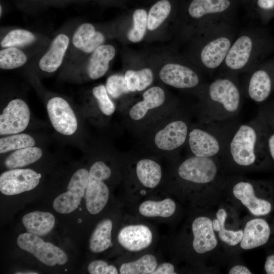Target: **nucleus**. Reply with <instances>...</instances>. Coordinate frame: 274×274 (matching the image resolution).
I'll use <instances>...</instances> for the list:
<instances>
[{
  "instance_id": "2eb2a0df",
  "label": "nucleus",
  "mask_w": 274,
  "mask_h": 274,
  "mask_svg": "<svg viewBox=\"0 0 274 274\" xmlns=\"http://www.w3.org/2000/svg\"><path fill=\"white\" fill-rule=\"evenodd\" d=\"M193 236L192 247L197 253L203 254L214 249L218 240L214 232L212 220L206 216L196 218L192 223Z\"/></svg>"
},
{
  "instance_id": "c85d7f7f",
  "label": "nucleus",
  "mask_w": 274,
  "mask_h": 274,
  "mask_svg": "<svg viewBox=\"0 0 274 274\" xmlns=\"http://www.w3.org/2000/svg\"><path fill=\"white\" fill-rule=\"evenodd\" d=\"M227 217L226 211L220 209L216 213V219L213 221L214 231L218 232L219 238L223 242L231 246H235L241 242L243 236V230H232L226 229L225 220Z\"/></svg>"
},
{
  "instance_id": "72a5a7b5",
  "label": "nucleus",
  "mask_w": 274,
  "mask_h": 274,
  "mask_svg": "<svg viewBox=\"0 0 274 274\" xmlns=\"http://www.w3.org/2000/svg\"><path fill=\"white\" fill-rule=\"evenodd\" d=\"M34 139L25 133H16L0 139V153L32 147L35 145Z\"/></svg>"
},
{
  "instance_id": "ddd939ff",
  "label": "nucleus",
  "mask_w": 274,
  "mask_h": 274,
  "mask_svg": "<svg viewBox=\"0 0 274 274\" xmlns=\"http://www.w3.org/2000/svg\"><path fill=\"white\" fill-rule=\"evenodd\" d=\"M159 77L165 84L179 89L196 87L200 80L197 74L191 68L176 63H167L160 70Z\"/></svg>"
},
{
  "instance_id": "4c0bfd02",
  "label": "nucleus",
  "mask_w": 274,
  "mask_h": 274,
  "mask_svg": "<svg viewBox=\"0 0 274 274\" xmlns=\"http://www.w3.org/2000/svg\"><path fill=\"white\" fill-rule=\"evenodd\" d=\"M95 31V27L90 23H83L80 24L73 34L72 39L73 46L76 49L81 51Z\"/></svg>"
},
{
  "instance_id": "c9c22d12",
  "label": "nucleus",
  "mask_w": 274,
  "mask_h": 274,
  "mask_svg": "<svg viewBox=\"0 0 274 274\" xmlns=\"http://www.w3.org/2000/svg\"><path fill=\"white\" fill-rule=\"evenodd\" d=\"M148 13L144 9H135L132 14L133 26L128 30L127 37L133 43L140 42L144 37L147 27Z\"/></svg>"
},
{
  "instance_id": "de8ad7c7",
  "label": "nucleus",
  "mask_w": 274,
  "mask_h": 274,
  "mask_svg": "<svg viewBox=\"0 0 274 274\" xmlns=\"http://www.w3.org/2000/svg\"><path fill=\"white\" fill-rule=\"evenodd\" d=\"M257 4L261 9H270L274 7V0H258Z\"/></svg>"
},
{
  "instance_id": "aec40b11",
  "label": "nucleus",
  "mask_w": 274,
  "mask_h": 274,
  "mask_svg": "<svg viewBox=\"0 0 274 274\" xmlns=\"http://www.w3.org/2000/svg\"><path fill=\"white\" fill-rule=\"evenodd\" d=\"M230 47V40L226 38L220 37L212 41L201 52L202 62L209 68L217 67L225 58Z\"/></svg>"
},
{
  "instance_id": "20e7f679",
  "label": "nucleus",
  "mask_w": 274,
  "mask_h": 274,
  "mask_svg": "<svg viewBox=\"0 0 274 274\" xmlns=\"http://www.w3.org/2000/svg\"><path fill=\"white\" fill-rule=\"evenodd\" d=\"M112 174L110 167L102 161L95 162L89 170V181L85 199L86 209L92 215L100 212L106 206L109 189L104 181Z\"/></svg>"
},
{
  "instance_id": "cd10ccee",
  "label": "nucleus",
  "mask_w": 274,
  "mask_h": 274,
  "mask_svg": "<svg viewBox=\"0 0 274 274\" xmlns=\"http://www.w3.org/2000/svg\"><path fill=\"white\" fill-rule=\"evenodd\" d=\"M230 5L229 0H192L188 12L191 17L197 19L209 14L222 12Z\"/></svg>"
},
{
  "instance_id": "423d86ee",
  "label": "nucleus",
  "mask_w": 274,
  "mask_h": 274,
  "mask_svg": "<svg viewBox=\"0 0 274 274\" xmlns=\"http://www.w3.org/2000/svg\"><path fill=\"white\" fill-rule=\"evenodd\" d=\"M17 243L20 249L31 254L46 265H61L67 261L68 257L64 251L50 242H44L38 235L28 232L20 234Z\"/></svg>"
},
{
  "instance_id": "8fccbe9b",
  "label": "nucleus",
  "mask_w": 274,
  "mask_h": 274,
  "mask_svg": "<svg viewBox=\"0 0 274 274\" xmlns=\"http://www.w3.org/2000/svg\"><path fill=\"white\" fill-rule=\"evenodd\" d=\"M2 13H3V8H2V5H1V6H0V15H1V16L2 15Z\"/></svg>"
},
{
  "instance_id": "e433bc0d",
  "label": "nucleus",
  "mask_w": 274,
  "mask_h": 274,
  "mask_svg": "<svg viewBox=\"0 0 274 274\" xmlns=\"http://www.w3.org/2000/svg\"><path fill=\"white\" fill-rule=\"evenodd\" d=\"M92 94L102 114L110 116L115 112V106L109 97L106 86L101 84L94 87L92 89Z\"/></svg>"
},
{
  "instance_id": "7ed1b4c3",
  "label": "nucleus",
  "mask_w": 274,
  "mask_h": 274,
  "mask_svg": "<svg viewBox=\"0 0 274 274\" xmlns=\"http://www.w3.org/2000/svg\"><path fill=\"white\" fill-rule=\"evenodd\" d=\"M207 92L197 108L199 120L217 121L237 117L242 100L234 82L227 78L218 79L210 85Z\"/></svg>"
},
{
  "instance_id": "1a4fd4ad",
  "label": "nucleus",
  "mask_w": 274,
  "mask_h": 274,
  "mask_svg": "<svg viewBox=\"0 0 274 274\" xmlns=\"http://www.w3.org/2000/svg\"><path fill=\"white\" fill-rule=\"evenodd\" d=\"M41 177L31 169H10L0 176V191L6 195H13L30 191L38 185Z\"/></svg>"
},
{
  "instance_id": "f3484780",
  "label": "nucleus",
  "mask_w": 274,
  "mask_h": 274,
  "mask_svg": "<svg viewBox=\"0 0 274 274\" xmlns=\"http://www.w3.org/2000/svg\"><path fill=\"white\" fill-rule=\"evenodd\" d=\"M270 235V228L264 219L255 218L247 222L243 230L240 246L244 250H250L265 244Z\"/></svg>"
},
{
  "instance_id": "a19ab883",
  "label": "nucleus",
  "mask_w": 274,
  "mask_h": 274,
  "mask_svg": "<svg viewBox=\"0 0 274 274\" xmlns=\"http://www.w3.org/2000/svg\"><path fill=\"white\" fill-rule=\"evenodd\" d=\"M138 79L137 91H141L149 86L153 81V74L149 68H144L136 71Z\"/></svg>"
},
{
  "instance_id": "473e14b6",
  "label": "nucleus",
  "mask_w": 274,
  "mask_h": 274,
  "mask_svg": "<svg viewBox=\"0 0 274 274\" xmlns=\"http://www.w3.org/2000/svg\"><path fill=\"white\" fill-rule=\"evenodd\" d=\"M27 60L25 53L17 47L4 48L0 51V67L12 70L23 65Z\"/></svg>"
},
{
  "instance_id": "f03ea898",
  "label": "nucleus",
  "mask_w": 274,
  "mask_h": 274,
  "mask_svg": "<svg viewBox=\"0 0 274 274\" xmlns=\"http://www.w3.org/2000/svg\"><path fill=\"white\" fill-rule=\"evenodd\" d=\"M236 118L217 121L198 120L191 125L186 143L191 155L208 158L221 156L239 123Z\"/></svg>"
},
{
  "instance_id": "49530a36",
  "label": "nucleus",
  "mask_w": 274,
  "mask_h": 274,
  "mask_svg": "<svg viewBox=\"0 0 274 274\" xmlns=\"http://www.w3.org/2000/svg\"><path fill=\"white\" fill-rule=\"evenodd\" d=\"M229 274H251V271L246 266L242 265H236L229 270Z\"/></svg>"
},
{
  "instance_id": "58836bf2",
  "label": "nucleus",
  "mask_w": 274,
  "mask_h": 274,
  "mask_svg": "<svg viewBox=\"0 0 274 274\" xmlns=\"http://www.w3.org/2000/svg\"><path fill=\"white\" fill-rule=\"evenodd\" d=\"M106 87L109 95L113 98H118L129 92L124 76L121 75H113L109 77Z\"/></svg>"
},
{
  "instance_id": "9d476101",
  "label": "nucleus",
  "mask_w": 274,
  "mask_h": 274,
  "mask_svg": "<svg viewBox=\"0 0 274 274\" xmlns=\"http://www.w3.org/2000/svg\"><path fill=\"white\" fill-rule=\"evenodd\" d=\"M30 120V111L23 100L16 98L10 101L0 116V134H16L27 127Z\"/></svg>"
},
{
  "instance_id": "5701e85b",
  "label": "nucleus",
  "mask_w": 274,
  "mask_h": 274,
  "mask_svg": "<svg viewBox=\"0 0 274 274\" xmlns=\"http://www.w3.org/2000/svg\"><path fill=\"white\" fill-rule=\"evenodd\" d=\"M272 88V80L269 74L263 70H258L252 75L249 80L248 95L254 101L262 102L270 95Z\"/></svg>"
},
{
  "instance_id": "412c9836",
  "label": "nucleus",
  "mask_w": 274,
  "mask_h": 274,
  "mask_svg": "<svg viewBox=\"0 0 274 274\" xmlns=\"http://www.w3.org/2000/svg\"><path fill=\"white\" fill-rule=\"evenodd\" d=\"M252 48V42L248 36L239 38L229 49L225 58L226 65L233 70H239L248 62Z\"/></svg>"
},
{
  "instance_id": "39448f33",
  "label": "nucleus",
  "mask_w": 274,
  "mask_h": 274,
  "mask_svg": "<svg viewBox=\"0 0 274 274\" xmlns=\"http://www.w3.org/2000/svg\"><path fill=\"white\" fill-rule=\"evenodd\" d=\"M216 158L191 155L179 165L177 175L181 180L192 184L211 183L216 180L219 171Z\"/></svg>"
},
{
  "instance_id": "f8f14e48",
  "label": "nucleus",
  "mask_w": 274,
  "mask_h": 274,
  "mask_svg": "<svg viewBox=\"0 0 274 274\" xmlns=\"http://www.w3.org/2000/svg\"><path fill=\"white\" fill-rule=\"evenodd\" d=\"M117 238L124 249L130 252H139L151 245L153 233L150 228L144 224H129L121 229Z\"/></svg>"
},
{
  "instance_id": "f704fd0d",
  "label": "nucleus",
  "mask_w": 274,
  "mask_h": 274,
  "mask_svg": "<svg viewBox=\"0 0 274 274\" xmlns=\"http://www.w3.org/2000/svg\"><path fill=\"white\" fill-rule=\"evenodd\" d=\"M258 114L265 125L268 152L270 159L274 162V104L262 106Z\"/></svg>"
},
{
  "instance_id": "37998d69",
  "label": "nucleus",
  "mask_w": 274,
  "mask_h": 274,
  "mask_svg": "<svg viewBox=\"0 0 274 274\" xmlns=\"http://www.w3.org/2000/svg\"><path fill=\"white\" fill-rule=\"evenodd\" d=\"M124 78L129 92L137 91L138 79L136 72L133 70H128L125 73Z\"/></svg>"
},
{
  "instance_id": "b1692460",
  "label": "nucleus",
  "mask_w": 274,
  "mask_h": 274,
  "mask_svg": "<svg viewBox=\"0 0 274 274\" xmlns=\"http://www.w3.org/2000/svg\"><path fill=\"white\" fill-rule=\"evenodd\" d=\"M135 173L140 183L147 188L157 187L162 178L161 166L157 162L149 158L141 159L138 161Z\"/></svg>"
},
{
  "instance_id": "4be33fe9",
  "label": "nucleus",
  "mask_w": 274,
  "mask_h": 274,
  "mask_svg": "<svg viewBox=\"0 0 274 274\" xmlns=\"http://www.w3.org/2000/svg\"><path fill=\"white\" fill-rule=\"evenodd\" d=\"M22 222L28 232L43 236L53 228L55 219L49 212L37 211L25 214L22 217Z\"/></svg>"
},
{
  "instance_id": "4468645a",
  "label": "nucleus",
  "mask_w": 274,
  "mask_h": 274,
  "mask_svg": "<svg viewBox=\"0 0 274 274\" xmlns=\"http://www.w3.org/2000/svg\"><path fill=\"white\" fill-rule=\"evenodd\" d=\"M232 193L254 216L267 215L271 210V204L268 201L256 196L252 182L246 180L237 182L233 186Z\"/></svg>"
},
{
  "instance_id": "9b49d317",
  "label": "nucleus",
  "mask_w": 274,
  "mask_h": 274,
  "mask_svg": "<svg viewBox=\"0 0 274 274\" xmlns=\"http://www.w3.org/2000/svg\"><path fill=\"white\" fill-rule=\"evenodd\" d=\"M47 110L50 122L59 133L71 135L77 130L76 116L69 104L63 98L55 96L47 104Z\"/></svg>"
},
{
  "instance_id": "0eeeda50",
  "label": "nucleus",
  "mask_w": 274,
  "mask_h": 274,
  "mask_svg": "<svg viewBox=\"0 0 274 274\" xmlns=\"http://www.w3.org/2000/svg\"><path fill=\"white\" fill-rule=\"evenodd\" d=\"M190 126L187 116H177L156 132L154 145L158 149L167 152L179 150L186 143Z\"/></svg>"
},
{
  "instance_id": "a18cd8bd",
  "label": "nucleus",
  "mask_w": 274,
  "mask_h": 274,
  "mask_svg": "<svg viewBox=\"0 0 274 274\" xmlns=\"http://www.w3.org/2000/svg\"><path fill=\"white\" fill-rule=\"evenodd\" d=\"M264 270L267 274H274V254L266 258L264 264Z\"/></svg>"
},
{
  "instance_id": "a878e982",
  "label": "nucleus",
  "mask_w": 274,
  "mask_h": 274,
  "mask_svg": "<svg viewBox=\"0 0 274 274\" xmlns=\"http://www.w3.org/2000/svg\"><path fill=\"white\" fill-rule=\"evenodd\" d=\"M176 210L175 202L170 198L161 200H147L142 202L139 207L140 214L148 218H168Z\"/></svg>"
},
{
  "instance_id": "6ab92c4d",
  "label": "nucleus",
  "mask_w": 274,
  "mask_h": 274,
  "mask_svg": "<svg viewBox=\"0 0 274 274\" xmlns=\"http://www.w3.org/2000/svg\"><path fill=\"white\" fill-rule=\"evenodd\" d=\"M115 54V48L109 44H103L91 53L86 68L88 77L96 80L104 76Z\"/></svg>"
},
{
  "instance_id": "ea45409f",
  "label": "nucleus",
  "mask_w": 274,
  "mask_h": 274,
  "mask_svg": "<svg viewBox=\"0 0 274 274\" xmlns=\"http://www.w3.org/2000/svg\"><path fill=\"white\" fill-rule=\"evenodd\" d=\"M88 271L90 274H117L119 271L117 267L109 265L102 260H96L91 262L88 265Z\"/></svg>"
},
{
  "instance_id": "2f4dec72",
  "label": "nucleus",
  "mask_w": 274,
  "mask_h": 274,
  "mask_svg": "<svg viewBox=\"0 0 274 274\" xmlns=\"http://www.w3.org/2000/svg\"><path fill=\"white\" fill-rule=\"evenodd\" d=\"M37 39L32 32L24 29L17 28L9 31L1 41L3 48L23 47L31 44Z\"/></svg>"
},
{
  "instance_id": "c03bdc74",
  "label": "nucleus",
  "mask_w": 274,
  "mask_h": 274,
  "mask_svg": "<svg viewBox=\"0 0 274 274\" xmlns=\"http://www.w3.org/2000/svg\"><path fill=\"white\" fill-rule=\"evenodd\" d=\"M174 265L169 262H163L158 265L152 274H176Z\"/></svg>"
},
{
  "instance_id": "79ce46f5",
  "label": "nucleus",
  "mask_w": 274,
  "mask_h": 274,
  "mask_svg": "<svg viewBox=\"0 0 274 274\" xmlns=\"http://www.w3.org/2000/svg\"><path fill=\"white\" fill-rule=\"evenodd\" d=\"M105 41L104 35L99 31H95L85 47L80 51L85 54H91Z\"/></svg>"
},
{
  "instance_id": "dca6fc26",
  "label": "nucleus",
  "mask_w": 274,
  "mask_h": 274,
  "mask_svg": "<svg viewBox=\"0 0 274 274\" xmlns=\"http://www.w3.org/2000/svg\"><path fill=\"white\" fill-rule=\"evenodd\" d=\"M70 43L64 33L57 35L51 42L48 50L39 61V68L46 73L56 71L62 64Z\"/></svg>"
},
{
  "instance_id": "a211bd4d",
  "label": "nucleus",
  "mask_w": 274,
  "mask_h": 274,
  "mask_svg": "<svg viewBox=\"0 0 274 274\" xmlns=\"http://www.w3.org/2000/svg\"><path fill=\"white\" fill-rule=\"evenodd\" d=\"M165 100L163 89L158 86L152 87L143 94V99L133 105L129 111V116L133 121L143 119L148 112L161 106Z\"/></svg>"
},
{
  "instance_id": "bb28decb",
  "label": "nucleus",
  "mask_w": 274,
  "mask_h": 274,
  "mask_svg": "<svg viewBox=\"0 0 274 274\" xmlns=\"http://www.w3.org/2000/svg\"><path fill=\"white\" fill-rule=\"evenodd\" d=\"M42 150L32 146L14 151L5 159L4 164L8 169L19 168L32 164L42 156Z\"/></svg>"
},
{
  "instance_id": "f257e3e1",
  "label": "nucleus",
  "mask_w": 274,
  "mask_h": 274,
  "mask_svg": "<svg viewBox=\"0 0 274 274\" xmlns=\"http://www.w3.org/2000/svg\"><path fill=\"white\" fill-rule=\"evenodd\" d=\"M221 157L241 168L252 167L270 158L266 127L258 114L250 121L238 124Z\"/></svg>"
},
{
  "instance_id": "393cba45",
  "label": "nucleus",
  "mask_w": 274,
  "mask_h": 274,
  "mask_svg": "<svg viewBox=\"0 0 274 274\" xmlns=\"http://www.w3.org/2000/svg\"><path fill=\"white\" fill-rule=\"evenodd\" d=\"M113 222L110 219L100 221L93 231L89 239V249L93 253H100L112 246Z\"/></svg>"
},
{
  "instance_id": "7c9ffc66",
  "label": "nucleus",
  "mask_w": 274,
  "mask_h": 274,
  "mask_svg": "<svg viewBox=\"0 0 274 274\" xmlns=\"http://www.w3.org/2000/svg\"><path fill=\"white\" fill-rule=\"evenodd\" d=\"M172 4L170 0H157L150 8L147 17V28L152 31L158 28L170 15Z\"/></svg>"
},
{
  "instance_id": "6e6552de",
  "label": "nucleus",
  "mask_w": 274,
  "mask_h": 274,
  "mask_svg": "<svg viewBox=\"0 0 274 274\" xmlns=\"http://www.w3.org/2000/svg\"><path fill=\"white\" fill-rule=\"evenodd\" d=\"M89 181V171L78 169L72 176L67 191L58 195L54 200L53 207L58 213L67 214L78 208L85 196Z\"/></svg>"
},
{
  "instance_id": "09e8293b",
  "label": "nucleus",
  "mask_w": 274,
  "mask_h": 274,
  "mask_svg": "<svg viewBox=\"0 0 274 274\" xmlns=\"http://www.w3.org/2000/svg\"><path fill=\"white\" fill-rule=\"evenodd\" d=\"M29 272V271H28ZM16 273H38V272H33V271H29V272H16Z\"/></svg>"
},
{
  "instance_id": "c756f323",
  "label": "nucleus",
  "mask_w": 274,
  "mask_h": 274,
  "mask_svg": "<svg viewBox=\"0 0 274 274\" xmlns=\"http://www.w3.org/2000/svg\"><path fill=\"white\" fill-rule=\"evenodd\" d=\"M158 265L156 257L150 254L143 255L139 259L121 264V274H152Z\"/></svg>"
}]
</instances>
